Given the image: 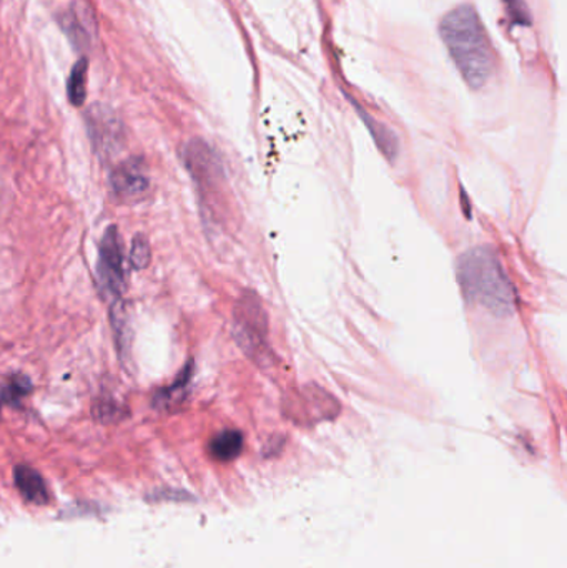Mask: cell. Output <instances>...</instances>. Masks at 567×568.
Masks as SVG:
<instances>
[{
	"instance_id": "obj_1",
	"label": "cell",
	"mask_w": 567,
	"mask_h": 568,
	"mask_svg": "<svg viewBox=\"0 0 567 568\" xmlns=\"http://www.w3.org/2000/svg\"><path fill=\"white\" fill-rule=\"evenodd\" d=\"M443 42L472 89H482L496 69L495 49L472 6L456 7L439 26Z\"/></svg>"
},
{
	"instance_id": "obj_2",
	"label": "cell",
	"mask_w": 567,
	"mask_h": 568,
	"mask_svg": "<svg viewBox=\"0 0 567 568\" xmlns=\"http://www.w3.org/2000/svg\"><path fill=\"white\" fill-rule=\"evenodd\" d=\"M459 287L469 303L485 307L495 316H512L516 310V293L502 260L486 246L469 250L456 265Z\"/></svg>"
},
{
	"instance_id": "obj_3",
	"label": "cell",
	"mask_w": 567,
	"mask_h": 568,
	"mask_svg": "<svg viewBox=\"0 0 567 568\" xmlns=\"http://www.w3.org/2000/svg\"><path fill=\"white\" fill-rule=\"evenodd\" d=\"M99 278L107 293L120 297L125 291L126 275L123 266V250L115 226L107 229L99 250Z\"/></svg>"
},
{
	"instance_id": "obj_4",
	"label": "cell",
	"mask_w": 567,
	"mask_h": 568,
	"mask_svg": "<svg viewBox=\"0 0 567 568\" xmlns=\"http://www.w3.org/2000/svg\"><path fill=\"white\" fill-rule=\"evenodd\" d=\"M235 334L246 353H262L266 334L265 313L255 296H243L236 306Z\"/></svg>"
},
{
	"instance_id": "obj_5",
	"label": "cell",
	"mask_w": 567,
	"mask_h": 568,
	"mask_svg": "<svg viewBox=\"0 0 567 568\" xmlns=\"http://www.w3.org/2000/svg\"><path fill=\"white\" fill-rule=\"evenodd\" d=\"M113 193L123 203H135L145 199L150 189L149 173L145 165L139 160L132 159L123 162L113 170L112 179Z\"/></svg>"
},
{
	"instance_id": "obj_6",
	"label": "cell",
	"mask_w": 567,
	"mask_h": 568,
	"mask_svg": "<svg viewBox=\"0 0 567 568\" xmlns=\"http://www.w3.org/2000/svg\"><path fill=\"white\" fill-rule=\"evenodd\" d=\"M13 479H16V486L19 487L20 494L29 503L37 504V506L49 503V490H47L45 483L32 467L17 466L13 470Z\"/></svg>"
},
{
	"instance_id": "obj_7",
	"label": "cell",
	"mask_w": 567,
	"mask_h": 568,
	"mask_svg": "<svg viewBox=\"0 0 567 568\" xmlns=\"http://www.w3.org/2000/svg\"><path fill=\"white\" fill-rule=\"evenodd\" d=\"M210 454L220 463H229L240 456L243 449V436L239 430H223L213 437L209 446Z\"/></svg>"
},
{
	"instance_id": "obj_8",
	"label": "cell",
	"mask_w": 567,
	"mask_h": 568,
	"mask_svg": "<svg viewBox=\"0 0 567 568\" xmlns=\"http://www.w3.org/2000/svg\"><path fill=\"white\" fill-rule=\"evenodd\" d=\"M69 99L70 102L75 106L82 105L85 102V89H87V62L80 60L75 67H73L72 73H70L69 85Z\"/></svg>"
},
{
	"instance_id": "obj_9",
	"label": "cell",
	"mask_w": 567,
	"mask_h": 568,
	"mask_svg": "<svg viewBox=\"0 0 567 568\" xmlns=\"http://www.w3.org/2000/svg\"><path fill=\"white\" fill-rule=\"evenodd\" d=\"M30 389H32V384H30L29 377L17 374V376L10 377V379L3 384L0 397H2V400H6V403H19L23 396L30 393Z\"/></svg>"
},
{
	"instance_id": "obj_10",
	"label": "cell",
	"mask_w": 567,
	"mask_h": 568,
	"mask_svg": "<svg viewBox=\"0 0 567 568\" xmlns=\"http://www.w3.org/2000/svg\"><path fill=\"white\" fill-rule=\"evenodd\" d=\"M130 262L133 268L143 270L150 263V245L145 236L139 235L133 239L132 253H130Z\"/></svg>"
}]
</instances>
